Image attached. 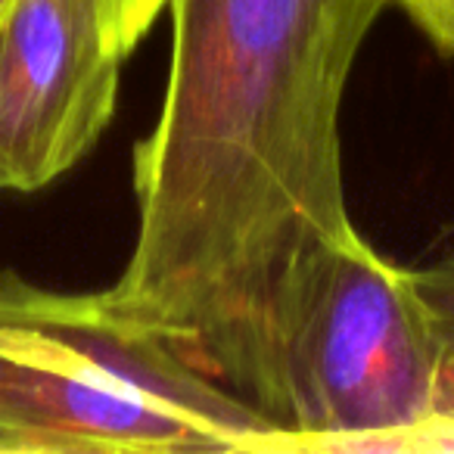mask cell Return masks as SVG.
<instances>
[{"label":"cell","instance_id":"obj_8","mask_svg":"<svg viewBox=\"0 0 454 454\" xmlns=\"http://www.w3.org/2000/svg\"><path fill=\"white\" fill-rule=\"evenodd\" d=\"M10 4H13V0H0V26H4V16H7Z\"/></svg>","mask_w":454,"mask_h":454},{"label":"cell","instance_id":"obj_1","mask_svg":"<svg viewBox=\"0 0 454 454\" xmlns=\"http://www.w3.org/2000/svg\"><path fill=\"white\" fill-rule=\"evenodd\" d=\"M386 4L168 0L162 113L134 150L137 240L103 296L280 429L293 299L358 234L340 106Z\"/></svg>","mask_w":454,"mask_h":454},{"label":"cell","instance_id":"obj_6","mask_svg":"<svg viewBox=\"0 0 454 454\" xmlns=\"http://www.w3.org/2000/svg\"><path fill=\"white\" fill-rule=\"evenodd\" d=\"M106 4L109 20H113V38L121 57H128L146 38L159 13L168 10V0H106Z\"/></svg>","mask_w":454,"mask_h":454},{"label":"cell","instance_id":"obj_3","mask_svg":"<svg viewBox=\"0 0 454 454\" xmlns=\"http://www.w3.org/2000/svg\"><path fill=\"white\" fill-rule=\"evenodd\" d=\"M121 53L106 0H13L0 26V190L35 193L90 153Z\"/></svg>","mask_w":454,"mask_h":454},{"label":"cell","instance_id":"obj_2","mask_svg":"<svg viewBox=\"0 0 454 454\" xmlns=\"http://www.w3.org/2000/svg\"><path fill=\"white\" fill-rule=\"evenodd\" d=\"M445 417V352L420 274L358 234L324 253L280 346V423L293 451L427 448Z\"/></svg>","mask_w":454,"mask_h":454},{"label":"cell","instance_id":"obj_5","mask_svg":"<svg viewBox=\"0 0 454 454\" xmlns=\"http://www.w3.org/2000/svg\"><path fill=\"white\" fill-rule=\"evenodd\" d=\"M420 284H423V293H427L429 305H433V315H435L439 336H442V352H445L448 417H445V423L433 433V439L427 442V448H433L435 442H439V435L454 427V259L423 271Z\"/></svg>","mask_w":454,"mask_h":454},{"label":"cell","instance_id":"obj_7","mask_svg":"<svg viewBox=\"0 0 454 454\" xmlns=\"http://www.w3.org/2000/svg\"><path fill=\"white\" fill-rule=\"evenodd\" d=\"M389 4L402 7L442 53H454V0H389Z\"/></svg>","mask_w":454,"mask_h":454},{"label":"cell","instance_id":"obj_4","mask_svg":"<svg viewBox=\"0 0 454 454\" xmlns=\"http://www.w3.org/2000/svg\"><path fill=\"white\" fill-rule=\"evenodd\" d=\"M0 451H221L156 408L78 342L0 305Z\"/></svg>","mask_w":454,"mask_h":454}]
</instances>
